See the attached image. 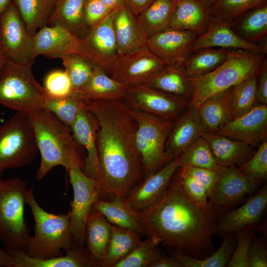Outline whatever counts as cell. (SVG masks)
Wrapping results in <instances>:
<instances>
[{
	"mask_svg": "<svg viewBox=\"0 0 267 267\" xmlns=\"http://www.w3.org/2000/svg\"><path fill=\"white\" fill-rule=\"evenodd\" d=\"M97 119L100 199L125 198L145 178L135 142L136 124L122 99L84 101Z\"/></svg>",
	"mask_w": 267,
	"mask_h": 267,
	"instance_id": "cell-1",
	"label": "cell"
},
{
	"mask_svg": "<svg viewBox=\"0 0 267 267\" xmlns=\"http://www.w3.org/2000/svg\"><path fill=\"white\" fill-rule=\"evenodd\" d=\"M139 215L146 236L193 258L208 257L218 215L187 197L176 173L158 201Z\"/></svg>",
	"mask_w": 267,
	"mask_h": 267,
	"instance_id": "cell-2",
	"label": "cell"
},
{
	"mask_svg": "<svg viewBox=\"0 0 267 267\" xmlns=\"http://www.w3.org/2000/svg\"><path fill=\"white\" fill-rule=\"evenodd\" d=\"M33 129L40 164L36 173L38 181L43 179L53 168L61 166L67 171L85 167L83 150L76 142L68 127L53 114L40 109L26 115Z\"/></svg>",
	"mask_w": 267,
	"mask_h": 267,
	"instance_id": "cell-3",
	"label": "cell"
},
{
	"mask_svg": "<svg viewBox=\"0 0 267 267\" xmlns=\"http://www.w3.org/2000/svg\"><path fill=\"white\" fill-rule=\"evenodd\" d=\"M267 54L234 49L226 59L213 71L189 78L192 91L188 105L197 108L212 96L229 89L258 73Z\"/></svg>",
	"mask_w": 267,
	"mask_h": 267,
	"instance_id": "cell-4",
	"label": "cell"
},
{
	"mask_svg": "<svg viewBox=\"0 0 267 267\" xmlns=\"http://www.w3.org/2000/svg\"><path fill=\"white\" fill-rule=\"evenodd\" d=\"M25 201L31 208L35 221L34 235L29 240L25 254L38 259L63 255V253L74 245L70 210L59 214L46 211L37 202L32 188L27 189Z\"/></svg>",
	"mask_w": 267,
	"mask_h": 267,
	"instance_id": "cell-5",
	"label": "cell"
},
{
	"mask_svg": "<svg viewBox=\"0 0 267 267\" xmlns=\"http://www.w3.org/2000/svg\"><path fill=\"white\" fill-rule=\"evenodd\" d=\"M26 182L19 177L0 182V240L11 256L26 253L31 236L24 218Z\"/></svg>",
	"mask_w": 267,
	"mask_h": 267,
	"instance_id": "cell-6",
	"label": "cell"
},
{
	"mask_svg": "<svg viewBox=\"0 0 267 267\" xmlns=\"http://www.w3.org/2000/svg\"><path fill=\"white\" fill-rule=\"evenodd\" d=\"M33 63L7 59L0 71V105L25 115L43 108L48 93L34 77Z\"/></svg>",
	"mask_w": 267,
	"mask_h": 267,
	"instance_id": "cell-7",
	"label": "cell"
},
{
	"mask_svg": "<svg viewBox=\"0 0 267 267\" xmlns=\"http://www.w3.org/2000/svg\"><path fill=\"white\" fill-rule=\"evenodd\" d=\"M39 153L35 135L28 117L16 112L0 125V175L32 163Z\"/></svg>",
	"mask_w": 267,
	"mask_h": 267,
	"instance_id": "cell-8",
	"label": "cell"
},
{
	"mask_svg": "<svg viewBox=\"0 0 267 267\" xmlns=\"http://www.w3.org/2000/svg\"><path fill=\"white\" fill-rule=\"evenodd\" d=\"M129 111L136 124L135 145L146 178L168 163L165 147L172 121L130 108Z\"/></svg>",
	"mask_w": 267,
	"mask_h": 267,
	"instance_id": "cell-9",
	"label": "cell"
},
{
	"mask_svg": "<svg viewBox=\"0 0 267 267\" xmlns=\"http://www.w3.org/2000/svg\"><path fill=\"white\" fill-rule=\"evenodd\" d=\"M68 171L73 191L69 209L72 238L74 244L85 246L86 221L93 204L100 198L99 184L96 179L87 176L79 167Z\"/></svg>",
	"mask_w": 267,
	"mask_h": 267,
	"instance_id": "cell-10",
	"label": "cell"
},
{
	"mask_svg": "<svg viewBox=\"0 0 267 267\" xmlns=\"http://www.w3.org/2000/svg\"><path fill=\"white\" fill-rule=\"evenodd\" d=\"M124 99L131 109L170 121L177 119L188 103L187 100L167 94L144 84L128 86Z\"/></svg>",
	"mask_w": 267,
	"mask_h": 267,
	"instance_id": "cell-11",
	"label": "cell"
},
{
	"mask_svg": "<svg viewBox=\"0 0 267 267\" xmlns=\"http://www.w3.org/2000/svg\"><path fill=\"white\" fill-rule=\"evenodd\" d=\"M0 45L7 58L34 62V36L28 32L13 2L0 17Z\"/></svg>",
	"mask_w": 267,
	"mask_h": 267,
	"instance_id": "cell-12",
	"label": "cell"
},
{
	"mask_svg": "<svg viewBox=\"0 0 267 267\" xmlns=\"http://www.w3.org/2000/svg\"><path fill=\"white\" fill-rule=\"evenodd\" d=\"M169 64L146 46L119 57L111 69V77L127 86L144 84Z\"/></svg>",
	"mask_w": 267,
	"mask_h": 267,
	"instance_id": "cell-13",
	"label": "cell"
},
{
	"mask_svg": "<svg viewBox=\"0 0 267 267\" xmlns=\"http://www.w3.org/2000/svg\"><path fill=\"white\" fill-rule=\"evenodd\" d=\"M260 183L244 176L237 167H222L209 199V209L217 215L224 212L252 192Z\"/></svg>",
	"mask_w": 267,
	"mask_h": 267,
	"instance_id": "cell-14",
	"label": "cell"
},
{
	"mask_svg": "<svg viewBox=\"0 0 267 267\" xmlns=\"http://www.w3.org/2000/svg\"><path fill=\"white\" fill-rule=\"evenodd\" d=\"M72 54L81 55L88 60V53L83 39L57 25H45L34 37V54L60 58Z\"/></svg>",
	"mask_w": 267,
	"mask_h": 267,
	"instance_id": "cell-15",
	"label": "cell"
},
{
	"mask_svg": "<svg viewBox=\"0 0 267 267\" xmlns=\"http://www.w3.org/2000/svg\"><path fill=\"white\" fill-rule=\"evenodd\" d=\"M115 10L103 21L89 29L83 38L89 61L110 73L116 60L119 57L113 27Z\"/></svg>",
	"mask_w": 267,
	"mask_h": 267,
	"instance_id": "cell-16",
	"label": "cell"
},
{
	"mask_svg": "<svg viewBox=\"0 0 267 267\" xmlns=\"http://www.w3.org/2000/svg\"><path fill=\"white\" fill-rule=\"evenodd\" d=\"M197 37L190 31L167 28L148 38L147 46L169 65L181 67L192 53Z\"/></svg>",
	"mask_w": 267,
	"mask_h": 267,
	"instance_id": "cell-17",
	"label": "cell"
},
{
	"mask_svg": "<svg viewBox=\"0 0 267 267\" xmlns=\"http://www.w3.org/2000/svg\"><path fill=\"white\" fill-rule=\"evenodd\" d=\"M179 167L177 156L156 172L145 178L125 199L138 213L146 211L161 197Z\"/></svg>",
	"mask_w": 267,
	"mask_h": 267,
	"instance_id": "cell-18",
	"label": "cell"
},
{
	"mask_svg": "<svg viewBox=\"0 0 267 267\" xmlns=\"http://www.w3.org/2000/svg\"><path fill=\"white\" fill-rule=\"evenodd\" d=\"M252 146L267 139V105L257 104L247 113L223 125L215 133Z\"/></svg>",
	"mask_w": 267,
	"mask_h": 267,
	"instance_id": "cell-19",
	"label": "cell"
},
{
	"mask_svg": "<svg viewBox=\"0 0 267 267\" xmlns=\"http://www.w3.org/2000/svg\"><path fill=\"white\" fill-rule=\"evenodd\" d=\"M267 207V186H263L255 195L238 208L223 215L215 231L221 234L251 229L262 218Z\"/></svg>",
	"mask_w": 267,
	"mask_h": 267,
	"instance_id": "cell-20",
	"label": "cell"
},
{
	"mask_svg": "<svg viewBox=\"0 0 267 267\" xmlns=\"http://www.w3.org/2000/svg\"><path fill=\"white\" fill-rule=\"evenodd\" d=\"M70 128L76 142L87 151L83 172L89 177L97 179L100 172L96 146L97 118L85 107L79 112Z\"/></svg>",
	"mask_w": 267,
	"mask_h": 267,
	"instance_id": "cell-21",
	"label": "cell"
},
{
	"mask_svg": "<svg viewBox=\"0 0 267 267\" xmlns=\"http://www.w3.org/2000/svg\"><path fill=\"white\" fill-rule=\"evenodd\" d=\"M213 47L248 50L267 54V48L244 41L232 30L229 24L212 17L207 30L195 40L192 51L193 52Z\"/></svg>",
	"mask_w": 267,
	"mask_h": 267,
	"instance_id": "cell-22",
	"label": "cell"
},
{
	"mask_svg": "<svg viewBox=\"0 0 267 267\" xmlns=\"http://www.w3.org/2000/svg\"><path fill=\"white\" fill-rule=\"evenodd\" d=\"M186 111L172 125L165 147L169 162L201 136L204 131L197 108L187 105Z\"/></svg>",
	"mask_w": 267,
	"mask_h": 267,
	"instance_id": "cell-23",
	"label": "cell"
},
{
	"mask_svg": "<svg viewBox=\"0 0 267 267\" xmlns=\"http://www.w3.org/2000/svg\"><path fill=\"white\" fill-rule=\"evenodd\" d=\"M113 27L119 57L147 46V39L139 27L136 16L126 2L115 10Z\"/></svg>",
	"mask_w": 267,
	"mask_h": 267,
	"instance_id": "cell-24",
	"label": "cell"
},
{
	"mask_svg": "<svg viewBox=\"0 0 267 267\" xmlns=\"http://www.w3.org/2000/svg\"><path fill=\"white\" fill-rule=\"evenodd\" d=\"M212 18L201 0H176L168 28L190 31L198 37L207 30Z\"/></svg>",
	"mask_w": 267,
	"mask_h": 267,
	"instance_id": "cell-25",
	"label": "cell"
},
{
	"mask_svg": "<svg viewBox=\"0 0 267 267\" xmlns=\"http://www.w3.org/2000/svg\"><path fill=\"white\" fill-rule=\"evenodd\" d=\"M201 135L208 142L217 163L222 167L241 166L255 153L251 145L240 140L205 131Z\"/></svg>",
	"mask_w": 267,
	"mask_h": 267,
	"instance_id": "cell-26",
	"label": "cell"
},
{
	"mask_svg": "<svg viewBox=\"0 0 267 267\" xmlns=\"http://www.w3.org/2000/svg\"><path fill=\"white\" fill-rule=\"evenodd\" d=\"M127 88L109 77L103 69L94 67L87 83L72 91L70 95L83 101L122 99L126 94Z\"/></svg>",
	"mask_w": 267,
	"mask_h": 267,
	"instance_id": "cell-27",
	"label": "cell"
},
{
	"mask_svg": "<svg viewBox=\"0 0 267 267\" xmlns=\"http://www.w3.org/2000/svg\"><path fill=\"white\" fill-rule=\"evenodd\" d=\"M92 208L101 213L112 225L140 236L145 234L139 214L125 198L99 199L94 202Z\"/></svg>",
	"mask_w": 267,
	"mask_h": 267,
	"instance_id": "cell-28",
	"label": "cell"
},
{
	"mask_svg": "<svg viewBox=\"0 0 267 267\" xmlns=\"http://www.w3.org/2000/svg\"><path fill=\"white\" fill-rule=\"evenodd\" d=\"M65 252V255L47 259L34 258L22 253L12 257L14 267H100L85 246L74 244Z\"/></svg>",
	"mask_w": 267,
	"mask_h": 267,
	"instance_id": "cell-29",
	"label": "cell"
},
{
	"mask_svg": "<svg viewBox=\"0 0 267 267\" xmlns=\"http://www.w3.org/2000/svg\"><path fill=\"white\" fill-rule=\"evenodd\" d=\"M229 25L244 41L267 48V0L244 12Z\"/></svg>",
	"mask_w": 267,
	"mask_h": 267,
	"instance_id": "cell-30",
	"label": "cell"
},
{
	"mask_svg": "<svg viewBox=\"0 0 267 267\" xmlns=\"http://www.w3.org/2000/svg\"><path fill=\"white\" fill-rule=\"evenodd\" d=\"M112 226L101 213L92 209L86 221L85 242L88 253L100 267L106 255Z\"/></svg>",
	"mask_w": 267,
	"mask_h": 267,
	"instance_id": "cell-31",
	"label": "cell"
},
{
	"mask_svg": "<svg viewBox=\"0 0 267 267\" xmlns=\"http://www.w3.org/2000/svg\"><path fill=\"white\" fill-rule=\"evenodd\" d=\"M231 88L211 96L197 108L205 131L216 133L234 119L231 104Z\"/></svg>",
	"mask_w": 267,
	"mask_h": 267,
	"instance_id": "cell-32",
	"label": "cell"
},
{
	"mask_svg": "<svg viewBox=\"0 0 267 267\" xmlns=\"http://www.w3.org/2000/svg\"><path fill=\"white\" fill-rule=\"evenodd\" d=\"M85 1L86 0H58L46 25L64 27L84 38L89 31L83 17Z\"/></svg>",
	"mask_w": 267,
	"mask_h": 267,
	"instance_id": "cell-33",
	"label": "cell"
},
{
	"mask_svg": "<svg viewBox=\"0 0 267 267\" xmlns=\"http://www.w3.org/2000/svg\"><path fill=\"white\" fill-rule=\"evenodd\" d=\"M144 84L167 94L189 100L192 88L181 67L168 65Z\"/></svg>",
	"mask_w": 267,
	"mask_h": 267,
	"instance_id": "cell-34",
	"label": "cell"
},
{
	"mask_svg": "<svg viewBox=\"0 0 267 267\" xmlns=\"http://www.w3.org/2000/svg\"><path fill=\"white\" fill-rule=\"evenodd\" d=\"M176 0H154L136 16L139 27L147 40L169 27Z\"/></svg>",
	"mask_w": 267,
	"mask_h": 267,
	"instance_id": "cell-35",
	"label": "cell"
},
{
	"mask_svg": "<svg viewBox=\"0 0 267 267\" xmlns=\"http://www.w3.org/2000/svg\"><path fill=\"white\" fill-rule=\"evenodd\" d=\"M234 49L208 48L193 52L181 68L189 78L198 77L215 69Z\"/></svg>",
	"mask_w": 267,
	"mask_h": 267,
	"instance_id": "cell-36",
	"label": "cell"
},
{
	"mask_svg": "<svg viewBox=\"0 0 267 267\" xmlns=\"http://www.w3.org/2000/svg\"><path fill=\"white\" fill-rule=\"evenodd\" d=\"M17 10L29 33L46 25L56 4L55 0H14Z\"/></svg>",
	"mask_w": 267,
	"mask_h": 267,
	"instance_id": "cell-37",
	"label": "cell"
},
{
	"mask_svg": "<svg viewBox=\"0 0 267 267\" xmlns=\"http://www.w3.org/2000/svg\"><path fill=\"white\" fill-rule=\"evenodd\" d=\"M140 237L136 233L113 225L106 255L100 263V267H114L140 244L142 241Z\"/></svg>",
	"mask_w": 267,
	"mask_h": 267,
	"instance_id": "cell-38",
	"label": "cell"
},
{
	"mask_svg": "<svg viewBox=\"0 0 267 267\" xmlns=\"http://www.w3.org/2000/svg\"><path fill=\"white\" fill-rule=\"evenodd\" d=\"M180 167L190 166L219 171L216 162L207 141L200 136L178 156Z\"/></svg>",
	"mask_w": 267,
	"mask_h": 267,
	"instance_id": "cell-39",
	"label": "cell"
},
{
	"mask_svg": "<svg viewBox=\"0 0 267 267\" xmlns=\"http://www.w3.org/2000/svg\"><path fill=\"white\" fill-rule=\"evenodd\" d=\"M259 73L231 88V104L234 119L247 113L257 104Z\"/></svg>",
	"mask_w": 267,
	"mask_h": 267,
	"instance_id": "cell-40",
	"label": "cell"
},
{
	"mask_svg": "<svg viewBox=\"0 0 267 267\" xmlns=\"http://www.w3.org/2000/svg\"><path fill=\"white\" fill-rule=\"evenodd\" d=\"M233 241L229 234L223 239L218 250L204 259H197L175 250L172 256L177 258L183 267H223L227 266L231 256Z\"/></svg>",
	"mask_w": 267,
	"mask_h": 267,
	"instance_id": "cell-41",
	"label": "cell"
},
{
	"mask_svg": "<svg viewBox=\"0 0 267 267\" xmlns=\"http://www.w3.org/2000/svg\"><path fill=\"white\" fill-rule=\"evenodd\" d=\"M85 107L84 101L71 95L54 97L48 94L43 109L53 114L66 126L70 128L79 112Z\"/></svg>",
	"mask_w": 267,
	"mask_h": 267,
	"instance_id": "cell-42",
	"label": "cell"
},
{
	"mask_svg": "<svg viewBox=\"0 0 267 267\" xmlns=\"http://www.w3.org/2000/svg\"><path fill=\"white\" fill-rule=\"evenodd\" d=\"M160 243L154 238L147 236L144 240L114 267H149L162 254Z\"/></svg>",
	"mask_w": 267,
	"mask_h": 267,
	"instance_id": "cell-43",
	"label": "cell"
},
{
	"mask_svg": "<svg viewBox=\"0 0 267 267\" xmlns=\"http://www.w3.org/2000/svg\"><path fill=\"white\" fill-rule=\"evenodd\" d=\"M61 59L65 71L70 79L72 91L81 88L87 83L94 67L89 60L77 54L67 55Z\"/></svg>",
	"mask_w": 267,
	"mask_h": 267,
	"instance_id": "cell-44",
	"label": "cell"
},
{
	"mask_svg": "<svg viewBox=\"0 0 267 267\" xmlns=\"http://www.w3.org/2000/svg\"><path fill=\"white\" fill-rule=\"evenodd\" d=\"M267 0H217L209 7L212 17L229 24L244 12Z\"/></svg>",
	"mask_w": 267,
	"mask_h": 267,
	"instance_id": "cell-45",
	"label": "cell"
},
{
	"mask_svg": "<svg viewBox=\"0 0 267 267\" xmlns=\"http://www.w3.org/2000/svg\"><path fill=\"white\" fill-rule=\"evenodd\" d=\"M238 169L246 177L259 182L267 177V141L262 142L257 151Z\"/></svg>",
	"mask_w": 267,
	"mask_h": 267,
	"instance_id": "cell-46",
	"label": "cell"
},
{
	"mask_svg": "<svg viewBox=\"0 0 267 267\" xmlns=\"http://www.w3.org/2000/svg\"><path fill=\"white\" fill-rule=\"evenodd\" d=\"M176 174L187 197L200 207L209 209L208 198L203 185L185 172L180 167Z\"/></svg>",
	"mask_w": 267,
	"mask_h": 267,
	"instance_id": "cell-47",
	"label": "cell"
},
{
	"mask_svg": "<svg viewBox=\"0 0 267 267\" xmlns=\"http://www.w3.org/2000/svg\"><path fill=\"white\" fill-rule=\"evenodd\" d=\"M44 88L48 95L54 97L68 96L72 90L70 79L65 70H54L48 73Z\"/></svg>",
	"mask_w": 267,
	"mask_h": 267,
	"instance_id": "cell-48",
	"label": "cell"
},
{
	"mask_svg": "<svg viewBox=\"0 0 267 267\" xmlns=\"http://www.w3.org/2000/svg\"><path fill=\"white\" fill-rule=\"evenodd\" d=\"M237 244L233 255L228 261V267H249L248 255L254 233L251 229L235 232Z\"/></svg>",
	"mask_w": 267,
	"mask_h": 267,
	"instance_id": "cell-49",
	"label": "cell"
},
{
	"mask_svg": "<svg viewBox=\"0 0 267 267\" xmlns=\"http://www.w3.org/2000/svg\"><path fill=\"white\" fill-rule=\"evenodd\" d=\"M114 10L98 0H86L83 17L87 28L89 30L98 25Z\"/></svg>",
	"mask_w": 267,
	"mask_h": 267,
	"instance_id": "cell-50",
	"label": "cell"
},
{
	"mask_svg": "<svg viewBox=\"0 0 267 267\" xmlns=\"http://www.w3.org/2000/svg\"><path fill=\"white\" fill-rule=\"evenodd\" d=\"M205 187L208 199L210 198L219 178V171L190 166L180 167ZM221 169V168H220Z\"/></svg>",
	"mask_w": 267,
	"mask_h": 267,
	"instance_id": "cell-51",
	"label": "cell"
},
{
	"mask_svg": "<svg viewBox=\"0 0 267 267\" xmlns=\"http://www.w3.org/2000/svg\"><path fill=\"white\" fill-rule=\"evenodd\" d=\"M249 267H267V250L265 242L261 238L253 237L248 255Z\"/></svg>",
	"mask_w": 267,
	"mask_h": 267,
	"instance_id": "cell-52",
	"label": "cell"
},
{
	"mask_svg": "<svg viewBox=\"0 0 267 267\" xmlns=\"http://www.w3.org/2000/svg\"><path fill=\"white\" fill-rule=\"evenodd\" d=\"M257 104L267 105V61L264 62L258 77Z\"/></svg>",
	"mask_w": 267,
	"mask_h": 267,
	"instance_id": "cell-53",
	"label": "cell"
},
{
	"mask_svg": "<svg viewBox=\"0 0 267 267\" xmlns=\"http://www.w3.org/2000/svg\"><path fill=\"white\" fill-rule=\"evenodd\" d=\"M149 267H183L181 263L175 257L162 254Z\"/></svg>",
	"mask_w": 267,
	"mask_h": 267,
	"instance_id": "cell-54",
	"label": "cell"
},
{
	"mask_svg": "<svg viewBox=\"0 0 267 267\" xmlns=\"http://www.w3.org/2000/svg\"><path fill=\"white\" fill-rule=\"evenodd\" d=\"M132 12L138 16L154 0H126Z\"/></svg>",
	"mask_w": 267,
	"mask_h": 267,
	"instance_id": "cell-55",
	"label": "cell"
},
{
	"mask_svg": "<svg viewBox=\"0 0 267 267\" xmlns=\"http://www.w3.org/2000/svg\"><path fill=\"white\" fill-rule=\"evenodd\" d=\"M14 262L12 256L5 250L0 247V267H14Z\"/></svg>",
	"mask_w": 267,
	"mask_h": 267,
	"instance_id": "cell-56",
	"label": "cell"
},
{
	"mask_svg": "<svg viewBox=\"0 0 267 267\" xmlns=\"http://www.w3.org/2000/svg\"><path fill=\"white\" fill-rule=\"evenodd\" d=\"M105 5L108 6L111 9L115 10L122 5H123L126 2V0H98Z\"/></svg>",
	"mask_w": 267,
	"mask_h": 267,
	"instance_id": "cell-57",
	"label": "cell"
},
{
	"mask_svg": "<svg viewBox=\"0 0 267 267\" xmlns=\"http://www.w3.org/2000/svg\"><path fill=\"white\" fill-rule=\"evenodd\" d=\"M11 2V0H0V17Z\"/></svg>",
	"mask_w": 267,
	"mask_h": 267,
	"instance_id": "cell-58",
	"label": "cell"
},
{
	"mask_svg": "<svg viewBox=\"0 0 267 267\" xmlns=\"http://www.w3.org/2000/svg\"><path fill=\"white\" fill-rule=\"evenodd\" d=\"M7 59V56L4 53V52L2 50V49L0 50V71L4 65V63L6 61Z\"/></svg>",
	"mask_w": 267,
	"mask_h": 267,
	"instance_id": "cell-59",
	"label": "cell"
},
{
	"mask_svg": "<svg viewBox=\"0 0 267 267\" xmlns=\"http://www.w3.org/2000/svg\"><path fill=\"white\" fill-rule=\"evenodd\" d=\"M203 3L206 4L209 8L217 0H201Z\"/></svg>",
	"mask_w": 267,
	"mask_h": 267,
	"instance_id": "cell-60",
	"label": "cell"
},
{
	"mask_svg": "<svg viewBox=\"0 0 267 267\" xmlns=\"http://www.w3.org/2000/svg\"><path fill=\"white\" fill-rule=\"evenodd\" d=\"M1 49V45H0V50Z\"/></svg>",
	"mask_w": 267,
	"mask_h": 267,
	"instance_id": "cell-61",
	"label": "cell"
},
{
	"mask_svg": "<svg viewBox=\"0 0 267 267\" xmlns=\"http://www.w3.org/2000/svg\"><path fill=\"white\" fill-rule=\"evenodd\" d=\"M2 179L1 178V175H0V182Z\"/></svg>",
	"mask_w": 267,
	"mask_h": 267,
	"instance_id": "cell-62",
	"label": "cell"
},
{
	"mask_svg": "<svg viewBox=\"0 0 267 267\" xmlns=\"http://www.w3.org/2000/svg\"><path fill=\"white\" fill-rule=\"evenodd\" d=\"M58 0H55V1L56 2Z\"/></svg>",
	"mask_w": 267,
	"mask_h": 267,
	"instance_id": "cell-63",
	"label": "cell"
}]
</instances>
